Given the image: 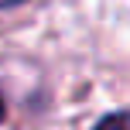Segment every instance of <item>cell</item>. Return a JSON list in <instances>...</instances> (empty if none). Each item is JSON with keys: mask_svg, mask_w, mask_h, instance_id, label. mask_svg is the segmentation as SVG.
I'll list each match as a JSON object with an SVG mask.
<instances>
[{"mask_svg": "<svg viewBox=\"0 0 130 130\" xmlns=\"http://www.w3.org/2000/svg\"><path fill=\"white\" fill-rule=\"evenodd\" d=\"M92 130H130V113H110V117H103Z\"/></svg>", "mask_w": 130, "mask_h": 130, "instance_id": "6da1fadb", "label": "cell"}, {"mask_svg": "<svg viewBox=\"0 0 130 130\" xmlns=\"http://www.w3.org/2000/svg\"><path fill=\"white\" fill-rule=\"evenodd\" d=\"M10 4H21V0H0V7H10Z\"/></svg>", "mask_w": 130, "mask_h": 130, "instance_id": "3957f363", "label": "cell"}, {"mask_svg": "<svg viewBox=\"0 0 130 130\" xmlns=\"http://www.w3.org/2000/svg\"><path fill=\"white\" fill-rule=\"evenodd\" d=\"M4 113H7V106H4V96H0V120H4Z\"/></svg>", "mask_w": 130, "mask_h": 130, "instance_id": "7a4b0ae2", "label": "cell"}]
</instances>
